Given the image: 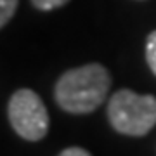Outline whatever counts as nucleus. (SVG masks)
<instances>
[{
	"instance_id": "nucleus-1",
	"label": "nucleus",
	"mask_w": 156,
	"mask_h": 156,
	"mask_svg": "<svg viewBox=\"0 0 156 156\" xmlns=\"http://www.w3.org/2000/svg\"><path fill=\"white\" fill-rule=\"evenodd\" d=\"M111 87V76L102 64L92 62L69 69L56 83L59 108L71 115H87L102 104Z\"/></svg>"
},
{
	"instance_id": "nucleus-5",
	"label": "nucleus",
	"mask_w": 156,
	"mask_h": 156,
	"mask_svg": "<svg viewBox=\"0 0 156 156\" xmlns=\"http://www.w3.org/2000/svg\"><path fill=\"white\" fill-rule=\"evenodd\" d=\"M146 59H147L151 71L156 75V30L151 31L147 42H146Z\"/></svg>"
},
{
	"instance_id": "nucleus-3",
	"label": "nucleus",
	"mask_w": 156,
	"mask_h": 156,
	"mask_svg": "<svg viewBox=\"0 0 156 156\" xmlns=\"http://www.w3.org/2000/svg\"><path fill=\"white\" fill-rule=\"evenodd\" d=\"M9 120L19 137L26 140L44 139L49 130V113L37 92L19 89L9 101Z\"/></svg>"
},
{
	"instance_id": "nucleus-4",
	"label": "nucleus",
	"mask_w": 156,
	"mask_h": 156,
	"mask_svg": "<svg viewBox=\"0 0 156 156\" xmlns=\"http://www.w3.org/2000/svg\"><path fill=\"white\" fill-rule=\"evenodd\" d=\"M17 9V0H0V26L4 28Z\"/></svg>"
},
{
	"instance_id": "nucleus-2",
	"label": "nucleus",
	"mask_w": 156,
	"mask_h": 156,
	"mask_svg": "<svg viewBox=\"0 0 156 156\" xmlns=\"http://www.w3.org/2000/svg\"><path fill=\"white\" fill-rule=\"evenodd\" d=\"M108 118L120 134L146 135L156 125V97L139 95L128 89L118 90L109 99Z\"/></svg>"
},
{
	"instance_id": "nucleus-7",
	"label": "nucleus",
	"mask_w": 156,
	"mask_h": 156,
	"mask_svg": "<svg viewBox=\"0 0 156 156\" xmlns=\"http://www.w3.org/2000/svg\"><path fill=\"white\" fill-rule=\"evenodd\" d=\"M59 156H90V153L82 147H68L62 153H59Z\"/></svg>"
},
{
	"instance_id": "nucleus-6",
	"label": "nucleus",
	"mask_w": 156,
	"mask_h": 156,
	"mask_svg": "<svg viewBox=\"0 0 156 156\" xmlns=\"http://www.w3.org/2000/svg\"><path fill=\"white\" fill-rule=\"evenodd\" d=\"M68 2L69 0H31V4L40 11H52V9H57V7H62Z\"/></svg>"
}]
</instances>
